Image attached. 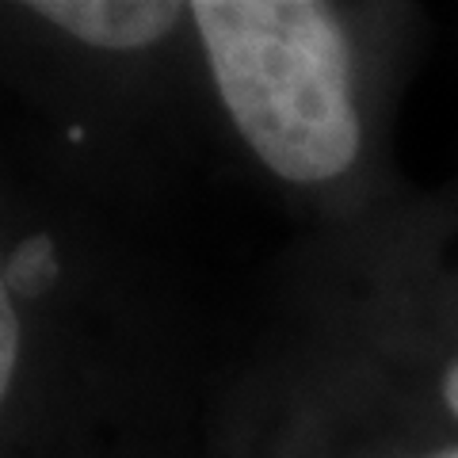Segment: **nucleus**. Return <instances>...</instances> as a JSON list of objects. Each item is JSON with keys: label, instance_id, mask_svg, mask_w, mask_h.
<instances>
[{"label": "nucleus", "instance_id": "nucleus-1", "mask_svg": "<svg viewBox=\"0 0 458 458\" xmlns=\"http://www.w3.org/2000/svg\"><path fill=\"white\" fill-rule=\"evenodd\" d=\"M214 360L168 218L0 141V458H203Z\"/></svg>", "mask_w": 458, "mask_h": 458}, {"label": "nucleus", "instance_id": "nucleus-2", "mask_svg": "<svg viewBox=\"0 0 458 458\" xmlns=\"http://www.w3.org/2000/svg\"><path fill=\"white\" fill-rule=\"evenodd\" d=\"M214 161L298 229L340 225L405 188L397 111L428 12L394 0H191Z\"/></svg>", "mask_w": 458, "mask_h": 458}, {"label": "nucleus", "instance_id": "nucleus-3", "mask_svg": "<svg viewBox=\"0 0 458 458\" xmlns=\"http://www.w3.org/2000/svg\"><path fill=\"white\" fill-rule=\"evenodd\" d=\"M0 73L20 131L134 207L218 165L191 0H4Z\"/></svg>", "mask_w": 458, "mask_h": 458}, {"label": "nucleus", "instance_id": "nucleus-4", "mask_svg": "<svg viewBox=\"0 0 458 458\" xmlns=\"http://www.w3.org/2000/svg\"><path fill=\"white\" fill-rule=\"evenodd\" d=\"M260 336L458 432V180L302 229L271 264Z\"/></svg>", "mask_w": 458, "mask_h": 458}, {"label": "nucleus", "instance_id": "nucleus-5", "mask_svg": "<svg viewBox=\"0 0 458 458\" xmlns=\"http://www.w3.org/2000/svg\"><path fill=\"white\" fill-rule=\"evenodd\" d=\"M203 458H458V432L260 336L218 370Z\"/></svg>", "mask_w": 458, "mask_h": 458}]
</instances>
